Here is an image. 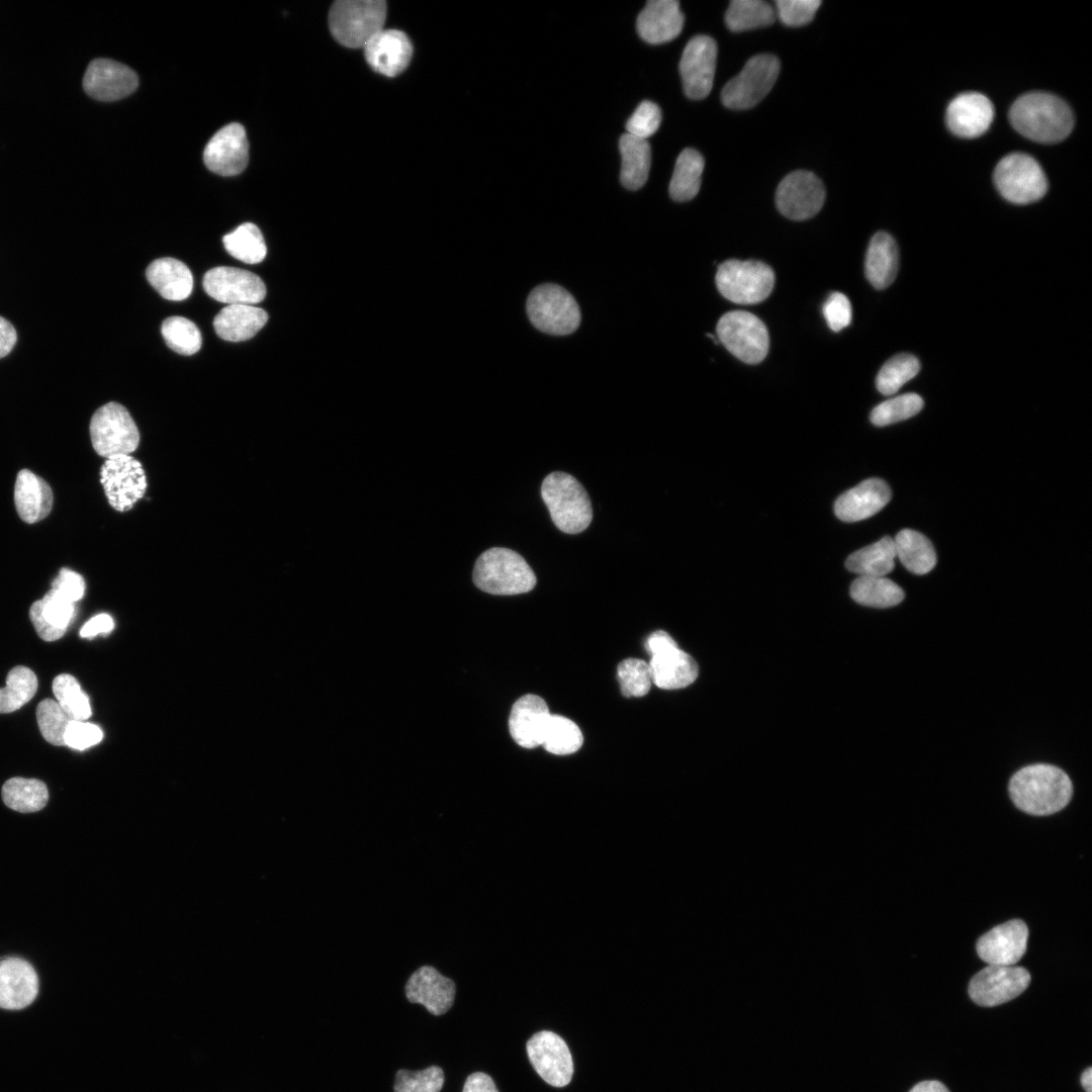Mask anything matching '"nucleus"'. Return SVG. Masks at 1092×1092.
<instances>
[{
	"label": "nucleus",
	"instance_id": "obj_20",
	"mask_svg": "<svg viewBox=\"0 0 1092 1092\" xmlns=\"http://www.w3.org/2000/svg\"><path fill=\"white\" fill-rule=\"evenodd\" d=\"M1028 928L1019 919L999 924L977 941V952L988 965L1013 966L1025 953Z\"/></svg>",
	"mask_w": 1092,
	"mask_h": 1092
},
{
	"label": "nucleus",
	"instance_id": "obj_24",
	"mask_svg": "<svg viewBox=\"0 0 1092 1092\" xmlns=\"http://www.w3.org/2000/svg\"><path fill=\"white\" fill-rule=\"evenodd\" d=\"M994 118L992 102L978 92H967L954 97L946 109L948 128L962 138L983 134Z\"/></svg>",
	"mask_w": 1092,
	"mask_h": 1092
},
{
	"label": "nucleus",
	"instance_id": "obj_1",
	"mask_svg": "<svg viewBox=\"0 0 1092 1092\" xmlns=\"http://www.w3.org/2000/svg\"><path fill=\"white\" fill-rule=\"evenodd\" d=\"M1014 805L1030 815L1046 816L1065 808L1073 794L1068 775L1046 763H1036L1016 771L1009 782Z\"/></svg>",
	"mask_w": 1092,
	"mask_h": 1092
},
{
	"label": "nucleus",
	"instance_id": "obj_45",
	"mask_svg": "<svg viewBox=\"0 0 1092 1092\" xmlns=\"http://www.w3.org/2000/svg\"><path fill=\"white\" fill-rule=\"evenodd\" d=\"M919 360L911 354H898L890 358L880 369L876 385L884 395L896 393L901 386L917 375Z\"/></svg>",
	"mask_w": 1092,
	"mask_h": 1092
},
{
	"label": "nucleus",
	"instance_id": "obj_61",
	"mask_svg": "<svg viewBox=\"0 0 1092 1092\" xmlns=\"http://www.w3.org/2000/svg\"><path fill=\"white\" fill-rule=\"evenodd\" d=\"M1081 1084L1086 1092H1092V1068L1089 1067L1082 1073Z\"/></svg>",
	"mask_w": 1092,
	"mask_h": 1092
},
{
	"label": "nucleus",
	"instance_id": "obj_49",
	"mask_svg": "<svg viewBox=\"0 0 1092 1092\" xmlns=\"http://www.w3.org/2000/svg\"><path fill=\"white\" fill-rule=\"evenodd\" d=\"M36 720L42 737L49 743L65 745L64 735L71 719L56 701L42 700L36 707Z\"/></svg>",
	"mask_w": 1092,
	"mask_h": 1092
},
{
	"label": "nucleus",
	"instance_id": "obj_34",
	"mask_svg": "<svg viewBox=\"0 0 1092 1092\" xmlns=\"http://www.w3.org/2000/svg\"><path fill=\"white\" fill-rule=\"evenodd\" d=\"M622 157L621 183L629 190L640 189L647 181L651 149L647 140L624 133L619 140Z\"/></svg>",
	"mask_w": 1092,
	"mask_h": 1092
},
{
	"label": "nucleus",
	"instance_id": "obj_8",
	"mask_svg": "<svg viewBox=\"0 0 1092 1092\" xmlns=\"http://www.w3.org/2000/svg\"><path fill=\"white\" fill-rule=\"evenodd\" d=\"M90 436L95 452L107 458L129 455L140 442V433L128 411L117 402L100 406L92 416Z\"/></svg>",
	"mask_w": 1092,
	"mask_h": 1092
},
{
	"label": "nucleus",
	"instance_id": "obj_53",
	"mask_svg": "<svg viewBox=\"0 0 1092 1092\" xmlns=\"http://www.w3.org/2000/svg\"><path fill=\"white\" fill-rule=\"evenodd\" d=\"M103 738L102 730L94 724L71 720L64 735L65 745L84 750L97 743Z\"/></svg>",
	"mask_w": 1092,
	"mask_h": 1092
},
{
	"label": "nucleus",
	"instance_id": "obj_46",
	"mask_svg": "<svg viewBox=\"0 0 1092 1092\" xmlns=\"http://www.w3.org/2000/svg\"><path fill=\"white\" fill-rule=\"evenodd\" d=\"M161 332L168 347L179 354L192 355L201 347L200 331L186 317L175 315L166 318Z\"/></svg>",
	"mask_w": 1092,
	"mask_h": 1092
},
{
	"label": "nucleus",
	"instance_id": "obj_35",
	"mask_svg": "<svg viewBox=\"0 0 1092 1092\" xmlns=\"http://www.w3.org/2000/svg\"><path fill=\"white\" fill-rule=\"evenodd\" d=\"M893 540L896 557L912 573L925 574L935 566L934 547L923 534L904 529Z\"/></svg>",
	"mask_w": 1092,
	"mask_h": 1092
},
{
	"label": "nucleus",
	"instance_id": "obj_41",
	"mask_svg": "<svg viewBox=\"0 0 1092 1092\" xmlns=\"http://www.w3.org/2000/svg\"><path fill=\"white\" fill-rule=\"evenodd\" d=\"M222 242L231 256L247 264L263 261L267 253L261 231L251 222H245L234 232L226 234Z\"/></svg>",
	"mask_w": 1092,
	"mask_h": 1092
},
{
	"label": "nucleus",
	"instance_id": "obj_9",
	"mask_svg": "<svg viewBox=\"0 0 1092 1092\" xmlns=\"http://www.w3.org/2000/svg\"><path fill=\"white\" fill-rule=\"evenodd\" d=\"M780 61L768 54L750 58L741 72L723 87L721 99L730 109H748L770 91L780 73Z\"/></svg>",
	"mask_w": 1092,
	"mask_h": 1092
},
{
	"label": "nucleus",
	"instance_id": "obj_36",
	"mask_svg": "<svg viewBox=\"0 0 1092 1092\" xmlns=\"http://www.w3.org/2000/svg\"><path fill=\"white\" fill-rule=\"evenodd\" d=\"M894 540L886 536L848 556L846 568L858 576H885L894 568Z\"/></svg>",
	"mask_w": 1092,
	"mask_h": 1092
},
{
	"label": "nucleus",
	"instance_id": "obj_4",
	"mask_svg": "<svg viewBox=\"0 0 1092 1092\" xmlns=\"http://www.w3.org/2000/svg\"><path fill=\"white\" fill-rule=\"evenodd\" d=\"M542 498L555 526L567 534L585 530L592 522L593 510L586 490L572 475L552 472L541 485Z\"/></svg>",
	"mask_w": 1092,
	"mask_h": 1092
},
{
	"label": "nucleus",
	"instance_id": "obj_47",
	"mask_svg": "<svg viewBox=\"0 0 1092 1092\" xmlns=\"http://www.w3.org/2000/svg\"><path fill=\"white\" fill-rule=\"evenodd\" d=\"M923 407V399L916 393H906L878 404L871 413V422L887 426L917 415Z\"/></svg>",
	"mask_w": 1092,
	"mask_h": 1092
},
{
	"label": "nucleus",
	"instance_id": "obj_27",
	"mask_svg": "<svg viewBox=\"0 0 1092 1092\" xmlns=\"http://www.w3.org/2000/svg\"><path fill=\"white\" fill-rule=\"evenodd\" d=\"M890 498L888 484L882 479L870 478L842 493L835 502L834 512L841 521L857 522L877 514Z\"/></svg>",
	"mask_w": 1092,
	"mask_h": 1092
},
{
	"label": "nucleus",
	"instance_id": "obj_57",
	"mask_svg": "<svg viewBox=\"0 0 1092 1092\" xmlns=\"http://www.w3.org/2000/svg\"><path fill=\"white\" fill-rule=\"evenodd\" d=\"M463 1092H498V1090L487 1074L476 1072L467 1077Z\"/></svg>",
	"mask_w": 1092,
	"mask_h": 1092
},
{
	"label": "nucleus",
	"instance_id": "obj_59",
	"mask_svg": "<svg viewBox=\"0 0 1092 1092\" xmlns=\"http://www.w3.org/2000/svg\"><path fill=\"white\" fill-rule=\"evenodd\" d=\"M17 340L14 327L4 317L0 316V358L10 353Z\"/></svg>",
	"mask_w": 1092,
	"mask_h": 1092
},
{
	"label": "nucleus",
	"instance_id": "obj_26",
	"mask_svg": "<svg viewBox=\"0 0 1092 1092\" xmlns=\"http://www.w3.org/2000/svg\"><path fill=\"white\" fill-rule=\"evenodd\" d=\"M550 712L546 702L536 695H525L512 707L509 730L517 744L535 748L542 744V737Z\"/></svg>",
	"mask_w": 1092,
	"mask_h": 1092
},
{
	"label": "nucleus",
	"instance_id": "obj_14",
	"mask_svg": "<svg viewBox=\"0 0 1092 1092\" xmlns=\"http://www.w3.org/2000/svg\"><path fill=\"white\" fill-rule=\"evenodd\" d=\"M825 200V188L813 173L798 170L787 175L779 184L776 204L780 212L793 220H805L816 215Z\"/></svg>",
	"mask_w": 1092,
	"mask_h": 1092
},
{
	"label": "nucleus",
	"instance_id": "obj_55",
	"mask_svg": "<svg viewBox=\"0 0 1092 1092\" xmlns=\"http://www.w3.org/2000/svg\"><path fill=\"white\" fill-rule=\"evenodd\" d=\"M52 588L70 602L76 603L84 595L85 581L79 573L62 568L59 575L53 580Z\"/></svg>",
	"mask_w": 1092,
	"mask_h": 1092
},
{
	"label": "nucleus",
	"instance_id": "obj_33",
	"mask_svg": "<svg viewBox=\"0 0 1092 1092\" xmlns=\"http://www.w3.org/2000/svg\"><path fill=\"white\" fill-rule=\"evenodd\" d=\"M899 266V252L895 240L885 232L873 236L868 247L864 271L870 283L877 289L891 285Z\"/></svg>",
	"mask_w": 1092,
	"mask_h": 1092
},
{
	"label": "nucleus",
	"instance_id": "obj_50",
	"mask_svg": "<svg viewBox=\"0 0 1092 1092\" xmlns=\"http://www.w3.org/2000/svg\"><path fill=\"white\" fill-rule=\"evenodd\" d=\"M444 1084V1072L437 1066L413 1072L399 1070L395 1076L394 1092H440Z\"/></svg>",
	"mask_w": 1092,
	"mask_h": 1092
},
{
	"label": "nucleus",
	"instance_id": "obj_7",
	"mask_svg": "<svg viewBox=\"0 0 1092 1092\" xmlns=\"http://www.w3.org/2000/svg\"><path fill=\"white\" fill-rule=\"evenodd\" d=\"M716 285L726 299L738 304H754L770 294L775 273L760 261L727 260L717 269Z\"/></svg>",
	"mask_w": 1092,
	"mask_h": 1092
},
{
	"label": "nucleus",
	"instance_id": "obj_43",
	"mask_svg": "<svg viewBox=\"0 0 1092 1092\" xmlns=\"http://www.w3.org/2000/svg\"><path fill=\"white\" fill-rule=\"evenodd\" d=\"M37 690L34 672L22 665L13 667L7 674L6 686L0 688V713H11L28 703Z\"/></svg>",
	"mask_w": 1092,
	"mask_h": 1092
},
{
	"label": "nucleus",
	"instance_id": "obj_39",
	"mask_svg": "<svg viewBox=\"0 0 1092 1092\" xmlns=\"http://www.w3.org/2000/svg\"><path fill=\"white\" fill-rule=\"evenodd\" d=\"M850 596L863 606L889 608L903 601L904 592L885 576H858L850 585Z\"/></svg>",
	"mask_w": 1092,
	"mask_h": 1092
},
{
	"label": "nucleus",
	"instance_id": "obj_25",
	"mask_svg": "<svg viewBox=\"0 0 1092 1092\" xmlns=\"http://www.w3.org/2000/svg\"><path fill=\"white\" fill-rule=\"evenodd\" d=\"M685 16L676 0L648 1L637 17V31L648 43L660 44L680 33Z\"/></svg>",
	"mask_w": 1092,
	"mask_h": 1092
},
{
	"label": "nucleus",
	"instance_id": "obj_30",
	"mask_svg": "<svg viewBox=\"0 0 1092 1092\" xmlns=\"http://www.w3.org/2000/svg\"><path fill=\"white\" fill-rule=\"evenodd\" d=\"M53 499V491L46 480L28 469L18 472L14 503L22 521L33 524L43 520L51 513Z\"/></svg>",
	"mask_w": 1092,
	"mask_h": 1092
},
{
	"label": "nucleus",
	"instance_id": "obj_21",
	"mask_svg": "<svg viewBox=\"0 0 1092 1092\" xmlns=\"http://www.w3.org/2000/svg\"><path fill=\"white\" fill-rule=\"evenodd\" d=\"M369 66L379 74L395 77L410 64L413 46L407 35L396 29H382L363 47Z\"/></svg>",
	"mask_w": 1092,
	"mask_h": 1092
},
{
	"label": "nucleus",
	"instance_id": "obj_58",
	"mask_svg": "<svg viewBox=\"0 0 1092 1092\" xmlns=\"http://www.w3.org/2000/svg\"><path fill=\"white\" fill-rule=\"evenodd\" d=\"M674 645H677L676 642L667 632L662 630L650 634L645 642V648L651 656Z\"/></svg>",
	"mask_w": 1092,
	"mask_h": 1092
},
{
	"label": "nucleus",
	"instance_id": "obj_54",
	"mask_svg": "<svg viewBox=\"0 0 1092 1092\" xmlns=\"http://www.w3.org/2000/svg\"><path fill=\"white\" fill-rule=\"evenodd\" d=\"M823 314L828 327L833 332H839L851 322V304L849 299L840 292H832L823 305Z\"/></svg>",
	"mask_w": 1092,
	"mask_h": 1092
},
{
	"label": "nucleus",
	"instance_id": "obj_48",
	"mask_svg": "<svg viewBox=\"0 0 1092 1092\" xmlns=\"http://www.w3.org/2000/svg\"><path fill=\"white\" fill-rule=\"evenodd\" d=\"M617 677L623 696L643 697L651 688L649 664L638 658H627L617 667Z\"/></svg>",
	"mask_w": 1092,
	"mask_h": 1092
},
{
	"label": "nucleus",
	"instance_id": "obj_18",
	"mask_svg": "<svg viewBox=\"0 0 1092 1092\" xmlns=\"http://www.w3.org/2000/svg\"><path fill=\"white\" fill-rule=\"evenodd\" d=\"M206 167L220 176L242 173L249 162V143L244 126L232 122L209 140L203 152Z\"/></svg>",
	"mask_w": 1092,
	"mask_h": 1092
},
{
	"label": "nucleus",
	"instance_id": "obj_44",
	"mask_svg": "<svg viewBox=\"0 0 1092 1092\" xmlns=\"http://www.w3.org/2000/svg\"><path fill=\"white\" fill-rule=\"evenodd\" d=\"M53 692L57 703L71 720L84 721L91 716L89 699L73 675L62 673L56 676Z\"/></svg>",
	"mask_w": 1092,
	"mask_h": 1092
},
{
	"label": "nucleus",
	"instance_id": "obj_28",
	"mask_svg": "<svg viewBox=\"0 0 1092 1092\" xmlns=\"http://www.w3.org/2000/svg\"><path fill=\"white\" fill-rule=\"evenodd\" d=\"M75 614V603L65 599L53 588L42 599L35 601L29 609V618L37 635L49 642L64 636Z\"/></svg>",
	"mask_w": 1092,
	"mask_h": 1092
},
{
	"label": "nucleus",
	"instance_id": "obj_51",
	"mask_svg": "<svg viewBox=\"0 0 1092 1092\" xmlns=\"http://www.w3.org/2000/svg\"><path fill=\"white\" fill-rule=\"evenodd\" d=\"M661 111L657 104L645 100L642 101L626 122L627 133L647 140L659 127Z\"/></svg>",
	"mask_w": 1092,
	"mask_h": 1092
},
{
	"label": "nucleus",
	"instance_id": "obj_32",
	"mask_svg": "<svg viewBox=\"0 0 1092 1092\" xmlns=\"http://www.w3.org/2000/svg\"><path fill=\"white\" fill-rule=\"evenodd\" d=\"M146 276L150 284L166 299H186L193 289V276L190 269L174 258H160L147 268Z\"/></svg>",
	"mask_w": 1092,
	"mask_h": 1092
},
{
	"label": "nucleus",
	"instance_id": "obj_60",
	"mask_svg": "<svg viewBox=\"0 0 1092 1092\" xmlns=\"http://www.w3.org/2000/svg\"><path fill=\"white\" fill-rule=\"evenodd\" d=\"M909 1092H949L944 1084L935 1080L922 1081Z\"/></svg>",
	"mask_w": 1092,
	"mask_h": 1092
},
{
	"label": "nucleus",
	"instance_id": "obj_13",
	"mask_svg": "<svg viewBox=\"0 0 1092 1092\" xmlns=\"http://www.w3.org/2000/svg\"><path fill=\"white\" fill-rule=\"evenodd\" d=\"M1030 974L1022 967L988 965L970 981L969 995L978 1005L993 1007L1006 1003L1026 990Z\"/></svg>",
	"mask_w": 1092,
	"mask_h": 1092
},
{
	"label": "nucleus",
	"instance_id": "obj_17",
	"mask_svg": "<svg viewBox=\"0 0 1092 1092\" xmlns=\"http://www.w3.org/2000/svg\"><path fill=\"white\" fill-rule=\"evenodd\" d=\"M717 44L707 35H697L686 46L679 62L685 94L695 100L706 98L716 70Z\"/></svg>",
	"mask_w": 1092,
	"mask_h": 1092
},
{
	"label": "nucleus",
	"instance_id": "obj_52",
	"mask_svg": "<svg viewBox=\"0 0 1092 1092\" xmlns=\"http://www.w3.org/2000/svg\"><path fill=\"white\" fill-rule=\"evenodd\" d=\"M777 13L780 20L788 26H802L815 16L820 0H778Z\"/></svg>",
	"mask_w": 1092,
	"mask_h": 1092
},
{
	"label": "nucleus",
	"instance_id": "obj_23",
	"mask_svg": "<svg viewBox=\"0 0 1092 1092\" xmlns=\"http://www.w3.org/2000/svg\"><path fill=\"white\" fill-rule=\"evenodd\" d=\"M455 991L454 982L431 966L414 972L405 985L407 1000L422 1004L433 1015H442L451 1008Z\"/></svg>",
	"mask_w": 1092,
	"mask_h": 1092
},
{
	"label": "nucleus",
	"instance_id": "obj_29",
	"mask_svg": "<svg viewBox=\"0 0 1092 1092\" xmlns=\"http://www.w3.org/2000/svg\"><path fill=\"white\" fill-rule=\"evenodd\" d=\"M648 664L652 684L663 690L686 688L699 673L697 662L677 645L652 655Z\"/></svg>",
	"mask_w": 1092,
	"mask_h": 1092
},
{
	"label": "nucleus",
	"instance_id": "obj_5",
	"mask_svg": "<svg viewBox=\"0 0 1092 1092\" xmlns=\"http://www.w3.org/2000/svg\"><path fill=\"white\" fill-rule=\"evenodd\" d=\"M386 3L382 0H339L329 13L331 33L347 48H363L382 30Z\"/></svg>",
	"mask_w": 1092,
	"mask_h": 1092
},
{
	"label": "nucleus",
	"instance_id": "obj_38",
	"mask_svg": "<svg viewBox=\"0 0 1092 1092\" xmlns=\"http://www.w3.org/2000/svg\"><path fill=\"white\" fill-rule=\"evenodd\" d=\"M2 799L14 811L31 813L47 805L49 791L46 784L37 779L15 777L4 783Z\"/></svg>",
	"mask_w": 1092,
	"mask_h": 1092
},
{
	"label": "nucleus",
	"instance_id": "obj_11",
	"mask_svg": "<svg viewBox=\"0 0 1092 1092\" xmlns=\"http://www.w3.org/2000/svg\"><path fill=\"white\" fill-rule=\"evenodd\" d=\"M718 339L736 358L747 364L761 362L768 352L765 325L754 314L733 310L723 314L716 327Z\"/></svg>",
	"mask_w": 1092,
	"mask_h": 1092
},
{
	"label": "nucleus",
	"instance_id": "obj_40",
	"mask_svg": "<svg viewBox=\"0 0 1092 1092\" xmlns=\"http://www.w3.org/2000/svg\"><path fill=\"white\" fill-rule=\"evenodd\" d=\"M775 19V9L762 0H733L725 13L727 27L736 32L768 26Z\"/></svg>",
	"mask_w": 1092,
	"mask_h": 1092
},
{
	"label": "nucleus",
	"instance_id": "obj_3",
	"mask_svg": "<svg viewBox=\"0 0 1092 1092\" xmlns=\"http://www.w3.org/2000/svg\"><path fill=\"white\" fill-rule=\"evenodd\" d=\"M473 582L481 590L497 596L530 592L536 576L526 560L514 550L494 547L485 550L476 560Z\"/></svg>",
	"mask_w": 1092,
	"mask_h": 1092
},
{
	"label": "nucleus",
	"instance_id": "obj_12",
	"mask_svg": "<svg viewBox=\"0 0 1092 1092\" xmlns=\"http://www.w3.org/2000/svg\"><path fill=\"white\" fill-rule=\"evenodd\" d=\"M100 481L110 506L119 512L131 509L147 488L142 464L129 455L107 458L100 470Z\"/></svg>",
	"mask_w": 1092,
	"mask_h": 1092
},
{
	"label": "nucleus",
	"instance_id": "obj_2",
	"mask_svg": "<svg viewBox=\"0 0 1092 1092\" xmlns=\"http://www.w3.org/2000/svg\"><path fill=\"white\" fill-rule=\"evenodd\" d=\"M1009 119L1019 133L1044 144L1064 140L1074 126L1068 104L1045 92H1030L1017 98L1010 108Z\"/></svg>",
	"mask_w": 1092,
	"mask_h": 1092
},
{
	"label": "nucleus",
	"instance_id": "obj_42",
	"mask_svg": "<svg viewBox=\"0 0 1092 1092\" xmlns=\"http://www.w3.org/2000/svg\"><path fill=\"white\" fill-rule=\"evenodd\" d=\"M582 743V733L572 720L550 714L541 744L545 750L557 755H566L577 751Z\"/></svg>",
	"mask_w": 1092,
	"mask_h": 1092
},
{
	"label": "nucleus",
	"instance_id": "obj_31",
	"mask_svg": "<svg viewBox=\"0 0 1092 1092\" xmlns=\"http://www.w3.org/2000/svg\"><path fill=\"white\" fill-rule=\"evenodd\" d=\"M267 321V312L260 307L249 304H231L215 315L213 328L221 339L240 342L254 337Z\"/></svg>",
	"mask_w": 1092,
	"mask_h": 1092
},
{
	"label": "nucleus",
	"instance_id": "obj_10",
	"mask_svg": "<svg viewBox=\"0 0 1092 1092\" xmlns=\"http://www.w3.org/2000/svg\"><path fill=\"white\" fill-rule=\"evenodd\" d=\"M994 182L1000 194L1016 204L1034 202L1048 189L1046 178L1039 164L1022 153L1009 154L1000 160L994 171Z\"/></svg>",
	"mask_w": 1092,
	"mask_h": 1092
},
{
	"label": "nucleus",
	"instance_id": "obj_19",
	"mask_svg": "<svg viewBox=\"0 0 1092 1092\" xmlns=\"http://www.w3.org/2000/svg\"><path fill=\"white\" fill-rule=\"evenodd\" d=\"M139 85L133 70L109 59H95L87 67L83 88L99 101H115L131 94Z\"/></svg>",
	"mask_w": 1092,
	"mask_h": 1092
},
{
	"label": "nucleus",
	"instance_id": "obj_15",
	"mask_svg": "<svg viewBox=\"0 0 1092 1092\" xmlns=\"http://www.w3.org/2000/svg\"><path fill=\"white\" fill-rule=\"evenodd\" d=\"M202 285L210 297L229 305H253L266 295L265 284L258 275L235 267L219 266L208 270Z\"/></svg>",
	"mask_w": 1092,
	"mask_h": 1092
},
{
	"label": "nucleus",
	"instance_id": "obj_6",
	"mask_svg": "<svg viewBox=\"0 0 1092 1092\" xmlns=\"http://www.w3.org/2000/svg\"><path fill=\"white\" fill-rule=\"evenodd\" d=\"M526 309L531 324L539 331L564 336L580 324V310L574 297L563 287L544 283L529 294Z\"/></svg>",
	"mask_w": 1092,
	"mask_h": 1092
},
{
	"label": "nucleus",
	"instance_id": "obj_16",
	"mask_svg": "<svg viewBox=\"0 0 1092 1092\" xmlns=\"http://www.w3.org/2000/svg\"><path fill=\"white\" fill-rule=\"evenodd\" d=\"M527 1053L536 1072L551 1086L563 1087L571 1081L572 1057L558 1034L549 1030L535 1033L527 1042Z\"/></svg>",
	"mask_w": 1092,
	"mask_h": 1092
},
{
	"label": "nucleus",
	"instance_id": "obj_56",
	"mask_svg": "<svg viewBox=\"0 0 1092 1092\" xmlns=\"http://www.w3.org/2000/svg\"><path fill=\"white\" fill-rule=\"evenodd\" d=\"M113 627V619L108 614H99L84 624L80 630V636L83 638H92L99 634L109 633Z\"/></svg>",
	"mask_w": 1092,
	"mask_h": 1092
},
{
	"label": "nucleus",
	"instance_id": "obj_22",
	"mask_svg": "<svg viewBox=\"0 0 1092 1092\" xmlns=\"http://www.w3.org/2000/svg\"><path fill=\"white\" fill-rule=\"evenodd\" d=\"M38 977L32 966L15 957L0 961V1008L20 1010L38 994Z\"/></svg>",
	"mask_w": 1092,
	"mask_h": 1092
},
{
	"label": "nucleus",
	"instance_id": "obj_37",
	"mask_svg": "<svg viewBox=\"0 0 1092 1092\" xmlns=\"http://www.w3.org/2000/svg\"><path fill=\"white\" fill-rule=\"evenodd\" d=\"M704 158L694 149H685L677 157L669 183V195L675 201L694 198L701 187Z\"/></svg>",
	"mask_w": 1092,
	"mask_h": 1092
}]
</instances>
